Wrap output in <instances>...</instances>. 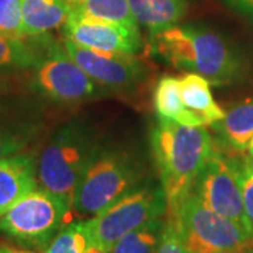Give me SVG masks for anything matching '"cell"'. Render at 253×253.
Returning <instances> with one entry per match:
<instances>
[{
    "mask_svg": "<svg viewBox=\"0 0 253 253\" xmlns=\"http://www.w3.org/2000/svg\"><path fill=\"white\" fill-rule=\"evenodd\" d=\"M37 189V168L28 155L0 159V217L14 203Z\"/></svg>",
    "mask_w": 253,
    "mask_h": 253,
    "instance_id": "7c38bea8",
    "label": "cell"
},
{
    "mask_svg": "<svg viewBox=\"0 0 253 253\" xmlns=\"http://www.w3.org/2000/svg\"><path fill=\"white\" fill-rule=\"evenodd\" d=\"M154 107L159 120H169L189 126H207L203 118L184 106L180 79L176 76L166 75L158 81L154 91Z\"/></svg>",
    "mask_w": 253,
    "mask_h": 253,
    "instance_id": "2e32d148",
    "label": "cell"
},
{
    "mask_svg": "<svg viewBox=\"0 0 253 253\" xmlns=\"http://www.w3.org/2000/svg\"><path fill=\"white\" fill-rule=\"evenodd\" d=\"M225 3L242 16L253 20V0H225Z\"/></svg>",
    "mask_w": 253,
    "mask_h": 253,
    "instance_id": "484cf974",
    "label": "cell"
},
{
    "mask_svg": "<svg viewBox=\"0 0 253 253\" xmlns=\"http://www.w3.org/2000/svg\"><path fill=\"white\" fill-rule=\"evenodd\" d=\"M211 126L226 154H244L253 138V101H245L232 107Z\"/></svg>",
    "mask_w": 253,
    "mask_h": 253,
    "instance_id": "5bb4252c",
    "label": "cell"
},
{
    "mask_svg": "<svg viewBox=\"0 0 253 253\" xmlns=\"http://www.w3.org/2000/svg\"><path fill=\"white\" fill-rule=\"evenodd\" d=\"M26 145V138L4 126H0V159L20 154Z\"/></svg>",
    "mask_w": 253,
    "mask_h": 253,
    "instance_id": "d4e9b609",
    "label": "cell"
},
{
    "mask_svg": "<svg viewBox=\"0 0 253 253\" xmlns=\"http://www.w3.org/2000/svg\"><path fill=\"white\" fill-rule=\"evenodd\" d=\"M0 34V69L1 68H34L40 54L34 46L24 41Z\"/></svg>",
    "mask_w": 253,
    "mask_h": 253,
    "instance_id": "44dd1931",
    "label": "cell"
},
{
    "mask_svg": "<svg viewBox=\"0 0 253 253\" xmlns=\"http://www.w3.org/2000/svg\"><path fill=\"white\" fill-rule=\"evenodd\" d=\"M72 208L44 189H36L14 203L0 217V232L33 249L46 246L65 224L71 222Z\"/></svg>",
    "mask_w": 253,
    "mask_h": 253,
    "instance_id": "8992f818",
    "label": "cell"
},
{
    "mask_svg": "<svg viewBox=\"0 0 253 253\" xmlns=\"http://www.w3.org/2000/svg\"><path fill=\"white\" fill-rule=\"evenodd\" d=\"M0 253H18V251L14 248H10L7 245L0 244Z\"/></svg>",
    "mask_w": 253,
    "mask_h": 253,
    "instance_id": "4316f807",
    "label": "cell"
},
{
    "mask_svg": "<svg viewBox=\"0 0 253 253\" xmlns=\"http://www.w3.org/2000/svg\"><path fill=\"white\" fill-rule=\"evenodd\" d=\"M0 34L24 38L20 0H0Z\"/></svg>",
    "mask_w": 253,
    "mask_h": 253,
    "instance_id": "603a6c76",
    "label": "cell"
},
{
    "mask_svg": "<svg viewBox=\"0 0 253 253\" xmlns=\"http://www.w3.org/2000/svg\"><path fill=\"white\" fill-rule=\"evenodd\" d=\"M210 82L199 73H187L180 79V93L184 106L204 120L206 126H212L225 116L212 97Z\"/></svg>",
    "mask_w": 253,
    "mask_h": 253,
    "instance_id": "e0dca14e",
    "label": "cell"
},
{
    "mask_svg": "<svg viewBox=\"0 0 253 253\" xmlns=\"http://www.w3.org/2000/svg\"><path fill=\"white\" fill-rule=\"evenodd\" d=\"M45 253H107L93 242L84 221L68 222L46 246Z\"/></svg>",
    "mask_w": 253,
    "mask_h": 253,
    "instance_id": "ac0fdd59",
    "label": "cell"
},
{
    "mask_svg": "<svg viewBox=\"0 0 253 253\" xmlns=\"http://www.w3.org/2000/svg\"><path fill=\"white\" fill-rule=\"evenodd\" d=\"M138 26L151 34L177 26L187 11V0H128Z\"/></svg>",
    "mask_w": 253,
    "mask_h": 253,
    "instance_id": "9a60e30c",
    "label": "cell"
},
{
    "mask_svg": "<svg viewBox=\"0 0 253 253\" xmlns=\"http://www.w3.org/2000/svg\"><path fill=\"white\" fill-rule=\"evenodd\" d=\"M166 214L162 187L135 186L109 207L84 221L93 242L109 252L123 236Z\"/></svg>",
    "mask_w": 253,
    "mask_h": 253,
    "instance_id": "52a82bcc",
    "label": "cell"
},
{
    "mask_svg": "<svg viewBox=\"0 0 253 253\" xmlns=\"http://www.w3.org/2000/svg\"><path fill=\"white\" fill-rule=\"evenodd\" d=\"M23 36L42 37L63 27L71 14L69 0H20Z\"/></svg>",
    "mask_w": 253,
    "mask_h": 253,
    "instance_id": "4fadbf2b",
    "label": "cell"
},
{
    "mask_svg": "<svg viewBox=\"0 0 253 253\" xmlns=\"http://www.w3.org/2000/svg\"><path fill=\"white\" fill-rule=\"evenodd\" d=\"M190 191L208 208L236 222L253 236L245 212L242 191L226 152L217 148L212 149Z\"/></svg>",
    "mask_w": 253,
    "mask_h": 253,
    "instance_id": "ba28073f",
    "label": "cell"
},
{
    "mask_svg": "<svg viewBox=\"0 0 253 253\" xmlns=\"http://www.w3.org/2000/svg\"><path fill=\"white\" fill-rule=\"evenodd\" d=\"M97 149L83 126L63 128L40 156L37 177L41 189L58 196L73 210L78 184Z\"/></svg>",
    "mask_w": 253,
    "mask_h": 253,
    "instance_id": "277c9868",
    "label": "cell"
},
{
    "mask_svg": "<svg viewBox=\"0 0 253 253\" xmlns=\"http://www.w3.org/2000/svg\"><path fill=\"white\" fill-rule=\"evenodd\" d=\"M229 155V161L234 168L239 187L242 191L245 212L249 219L253 232V158L244 155Z\"/></svg>",
    "mask_w": 253,
    "mask_h": 253,
    "instance_id": "7402d4cb",
    "label": "cell"
},
{
    "mask_svg": "<svg viewBox=\"0 0 253 253\" xmlns=\"http://www.w3.org/2000/svg\"><path fill=\"white\" fill-rule=\"evenodd\" d=\"M166 218L189 253H238L253 245L248 231L208 208L193 191L166 208Z\"/></svg>",
    "mask_w": 253,
    "mask_h": 253,
    "instance_id": "3957f363",
    "label": "cell"
},
{
    "mask_svg": "<svg viewBox=\"0 0 253 253\" xmlns=\"http://www.w3.org/2000/svg\"><path fill=\"white\" fill-rule=\"evenodd\" d=\"M155 253H189L181 242L180 236L176 232L173 224L166 218L163 224V231L161 241Z\"/></svg>",
    "mask_w": 253,
    "mask_h": 253,
    "instance_id": "cb8c5ba5",
    "label": "cell"
},
{
    "mask_svg": "<svg viewBox=\"0 0 253 253\" xmlns=\"http://www.w3.org/2000/svg\"><path fill=\"white\" fill-rule=\"evenodd\" d=\"M151 144L166 208H169L190 193L214 149L212 138L206 126L159 120L152 131Z\"/></svg>",
    "mask_w": 253,
    "mask_h": 253,
    "instance_id": "7a4b0ae2",
    "label": "cell"
},
{
    "mask_svg": "<svg viewBox=\"0 0 253 253\" xmlns=\"http://www.w3.org/2000/svg\"><path fill=\"white\" fill-rule=\"evenodd\" d=\"M71 7L90 17L124 24L128 27H139L128 0H69Z\"/></svg>",
    "mask_w": 253,
    "mask_h": 253,
    "instance_id": "d6986e66",
    "label": "cell"
},
{
    "mask_svg": "<svg viewBox=\"0 0 253 253\" xmlns=\"http://www.w3.org/2000/svg\"><path fill=\"white\" fill-rule=\"evenodd\" d=\"M63 36L78 45L117 54L134 55L142 46L139 27L90 17L72 7L63 26Z\"/></svg>",
    "mask_w": 253,
    "mask_h": 253,
    "instance_id": "30bf717a",
    "label": "cell"
},
{
    "mask_svg": "<svg viewBox=\"0 0 253 253\" xmlns=\"http://www.w3.org/2000/svg\"><path fill=\"white\" fill-rule=\"evenodd\" d=\"M238 253H253V245L252 246H248V248H245L242 251H239Z\"/></svg>",
    "mask_w": 253,
    "mask_h": 253,
    "instance_id": "f1b7e54d",
    "label": "cell"
},
{
    "mask_svg": "<svg viewBox=\"0 0 253 253\" xmlns=\"http://www.w3.org/2000/svg\"><path fill=\"white\" fill-rule=\"evenodd\" d=\"M63 48L94 82L114 90L134 87L144 78L145 68L131 54L96 51L63 38Z\"/></svg>",
    "mask_w": 253,
    "mask_h": 253,
    "instance_id": "8fae6325",
    "label": "cell"
},
{
    "mask_svg": "<svg viewBox=\"0 0 253 253\" xmlns=\"http://www.w3.org/2000/svg\"><path fill=\"white\" fill-rule=\"evenodd\" d=\"M149 48L173 68L199 73L212 84L231 83L242 72L234 49L207 28L173 26L151 34Z\"/></svg>",
    "mask_w": 253,
    "mask_h": 253,
    "instance_id": "6da1fadb",
    "label": "cell"
},
{
    "mask_svg": "<svg viewBox=\"0 0 253 253\" xmlns=\"http://www.w3.org/2000/svg\"><path fill=\"white\" fill-rule=\"evenodd\" d=\"M139 180L135 162L124 152L97 149L78 184L73 210L93 217L134 189Z\"/></svg>",
    "mask_w": 253,
    "mask_h": 253,
    "instance_id": "5b68a950",
    "label": "cell"
},
{
    "mask_svg": "<svg viewBox=\"0 0 253 253\" xmlns=\"http://www.w3.org/2000/svg\"><path fill=\"white\" fill-rule=\"evenodd\" d=\"M165 219L155 218L123 236L107 253H155L161 241Z\"/></svg>",
    "mask_w": 253,
    "mask_h": 253,
    "instance_id": "ffe728a7",
    "label": "cell"
},
{
    "mask_svg": "<svg viewBox=\"0 0 253 253\" xmlns=\"http://www.w3.org/2000/svg\"><path fill=\"white\" fill-rule=\"evenodd\" d=\"M248 156H251V158H253V138L252 141H251V144H249V146H248Z\"/></svg>",
    "mask_w": 253,
    "mask_h": 253,
    "instance_id": "83f0119b",
    "label": "cell"
},
{
    "mask_svg": "<svg viewBox=\"0 0 253 253\" xmlns=\"http://www.w3.org/2000/svg\"><path fill=\"white\" fill-rule=\"evenodd\" d=\"M18 253H37V252H33V251H18Z\"/></svg>",
    "mask_w": 253,
    "mask_h": 253,
    "instance_id": "f546056e",
    "label": "cell"
},
{
    "mask_svg": "<svg viewBox=\"0 0 253 253\" xmlns=\"http://www.w3.org/2000/svg\"><path fill=\"white\" fill-rule=\"evenodd\" d=\"M34 69V84L48 99L81 103L97 93L94 81L58 44L48 45L45 55L40 56Z\"/></svg>",
    "mask_w": 253,
    "mask_h": 253,
    "instance_id": "9c48e42d",
    "label": "cell"
}]
</instances>
